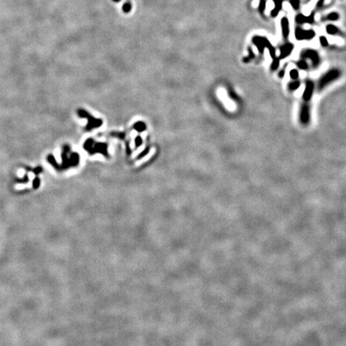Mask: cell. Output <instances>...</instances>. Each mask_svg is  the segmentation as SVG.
<instances>
[{"label":"cell","instance_id":"obj_29","mask_svg":"<svg viewBox=\"0 0 346 346\" xmlns=\"http://www.w3.org/2000/svg\"><path fill=\"white\" fill-rule=\"evenodd\" d=\"M16 181L18 182V183H27V182H28L27 175H25L23 179H16Z\"/></svg>","mask_w":346,"mask_h":346},{"label":"cell","instance_id":"obj_26","mask_svg":"<svg viewBox=\"0 0 346 346\" xmlns=\"http://www.w3.org/2000/svg\"><path fill=\"white\" fill-rule=\"evenodd\" d=\"M319 39H320V43H321V44L322 46L325 47L328 46V40H327V39H326L325 36H321Z\"/></svg>","mask_w":346,"mask_h":346},{"label":"cell","instance_id":"obj_25","mask_svg":"<svg viewBox=\"0 0 346 346\" xmlns=\"http://www.w3.org/2000/svg\"><path fill=\"white\" fill-rule=\"evenodd\" d=\"M292 8L295 10H298L300 7V0H290Z\"/></svg>","mask_w":346,"mask_h":346},{"label":"cell","instance_id":"obj_1","mask_svg":"<svg viewBox=\"0 0 346 346\" xmlns=\"http://www.w3.org/2000/svg\"><path fill=\"white\" fill-rule=\"evenodd\" d=\"M341 75V72L339 69L334 68V69H331L322 75L317 83V87H318L319 91H321L322 89H324L325 87H327L331 83H333L334 81L337 80Z\"/></svg>","mask_w":346,"mask_h":346},{"label":"cell","instance_id":"obj_10","mask_svg":"<svg viewBox=\"0 0 346 346\" xmlns=\"http://www.w3.org/2000/svg\"><path fill=\"white\" fill-rule=\"evenodd\" d=\"M293 50V44L291 43H287L284 44L280 49V59H284L288 55H291L292 51Z\"/></svg>","mask_w":346,"mask_h":346},{"label":"cell","instance_id":"obj_15","mask_svg":"<svg viewBox=\"0 0 346 346\" xmlns=\"http://www.w3.org/2000/svg\"><path fill=\"white\" fill-rule=\"evenodd\" d=\"M248 55L243 58V62H244V63H249L250 61H252V59L255 58L254 52H253V51H252V49L251 47H248Z\"/></svg>","mask_w":346,"mask_h":346},{"label":"cell","instance_id":"obj_27","mask_svg":"<svg viewBox=\"0 0 346 346\" xmlns=\"http://www.w3.org/2000/svg\"><path fill=\"white\" fill-rule=\"evenodd\" d=\"M27 169L28 171H31V172H33L35 175H39L40 173V172L43 171V169H42V168L41 167H37V168H35L32 169V168H27Z\"/></svg>","mask_w":346,"mask_h":346},{"label":"cell","instance_id":"obj_31","mask_svg":"<svg viewBox=\"0 0 346 346\" xmlns=\"http://www.w3.org/2000/svg\"><path fill=\"white\" fill-rule=\"evenodd\" d=\"M285 69H282V70H280V72H279V74H278L279 77H280V79H283V78L285 77Z\"/></svg>","mask_w":346,"mask_h":346},{"label":"cell","instance_id":"obj_18","mask_svg":"<svg viewBox=\"0 0 346 346\" xmlns=\"http://www.w3.org/2000/svg\"><path fill=\"white\" fill-rule=\"evenodd\" d=\"M279 66H280V58L279 57H274L273 58V63L271 64V70H276L278 69Z\"/></svg>","mask_w":346,"mask_h":346},{"label":"cell","instance_id":"obj_32","mask_svg":"<svg viewBox=\"0 0 346 346\" xmlns=\"http://www.w3.org/2000/svg\"><path fill=\"white\" fill-rule=\"evenodd\" d=\"M324 2H325V0H319L318 3H317V4H316V7H317V8L321 7V6H323V3H324Z\"/></svg>","mask_w":346,"mask_h":346},{"label":"cell","instance_id":"obj_2","mask_svg":"<svg viewBox=\"0 0 346 346\" xmlns=\"http://www.w3.org/2000/svg\"><path fill=\"white\" fill-rule=\"evenodd\" d=\"M252 43H254L256 47H257L260 54H261V55L264 54V50L265 48H268V51H269V54L271 55V57L272 58L276 57V49L272 45V43L267 39V38L261 36H254L252 38Z\"/></svg>","mask_w":346,"mask_h":346},{"label":"cell","instance_id":"obj_14","mask_svg":"<svg viewBox=\"0 0 346 346\" xmlns=\"http://www.w3.org/2000/svg\"><path fill=\"white\" fill-rule=\"evenodd\" d=\"M300 86V82L299 80H293L288 84V89L289 92H295Z\"/></svg>","mask_w":346,"mask_h":346},{"label":"cell","instance_id":"obj_22","mask_svg":"<svg viewBox=\"0 0 346 346\" xmlns=\"http://www.w3.org/2000/svg\"><path fill=\"white\" fill-rule=\"evenodd\" d=\"M339 18V15L337 12H332L327 16V19L329 21H337Z\"/></svg>","mask_w":346,"mask_h":346},{"label":"cell","instance_id":"obj_3","mask_svg":"<svg viewBox=\"0 0 346 346\" xmlns=\"http://www.w3.org/2000/svg\"><path fill=\"white\" fill-rule=\"evenodd\" d=\"M107 145L105 144H95V142L93 140H87V142L84 144V148L87 151H88L89 153H91L92 155L95 152H100V153L104 154V156H107Z\"/></svg>","mask_w":346,"mask_h":346},{"label":"cell","instance_id":"obj_9","mask_svg":"<svg viewBox=\"0 0 346 346\" xmlns=\"http://www.w3.org/2000/svg\"><path fill=\"white\" fill-rule=\"evenodd\" d=\"M70 152V147L68 145H65L63 147V152H62V160H63V164L61 166L62 169H66L71 166L70 159L68 158V153Z\"/></svg>","mask_w":346,"mask_h":346},{"label":"cell","instance_id":"obj_21","mask_svg":"<svg viewBox=\"0 0 346 346\" xmlns=\"http://www.w3.org/2000/svg\"><path fill=\"white\" fill-rule=\"evenodd\" d=\"M71 166H75L79 163V155L78 153H72L70 157Z\"/></svg>","mask_w":346,"mask_h":346},{"label":"cell","instance_id":"obj_23","mask_svg":"<svg viewBox=\"0 0 346 346\" xmlns=\"http://www.w3.org/2000/svg\"><path fill=\"white\" fill-rule=\"evenodd\" d=\"M289 75L291 77L292 80H297L298 77H299V72H298V70H297V69H292V70H290Z\"/></svg>","mask_w":346,"mask_h":346},{"label":"cell","instance_id":"obj_24","mask_svg":"<svg viewBox=\"0 0 346 346\" xmlns=\"http://www.w3.org/2000/svg\"><path fill=\"white\" fill-rule=\"evenodd\" d=\"M266 8V1L265 0H260V5H259V11L261 14H263L264 11Z\"/></svg>","mask_w":346,"mask_h":346},{"label":"cell","instance_id":"obj_5","mask_svg":"<svg viewBox=\"0 0 346 346\" xmlns=\"http://www.w3.org/2000/svg\"><path fill=\"white\" fill-rule=\"evenodd\" d=\"M78 114L80 117H85L87 118L88 120V124L87 126V130H92L94 128H98L99 126L102 125V120H96L95 118H93L86 111L84 110H79L78 111Z\"/></svg>","mask_w":346,"mask_h":346},{"label":"cell","instance_id":"obj_7","mask_svg":"<svg viewBox=\"0 0 346 346\" xmlns=\"http://www.w3.org/2000/svg\"><path fill=\"white\" fill-rule=\"evenodd\" d=\"M316 35L315 31L312 30L305 31L300 27H297L295 31V36L297 40H310Z\"/></svg>","mask_w":346,"mask_h":346},{"label":"cell","instance_id":"obj_28","mask_svg":"<svg viewBox=\"0 0 346 346\" xmlns=\"http://www.w3.org/2000/svg\"><path fill=\"white\" fill-rule=\"evenodd\" d=\"M39 184H40V180L39 178V177H35L34 179V180H33V187L34 188H38V187H39Z\"/></svg>","mask_w":346,"mask_h":346},{"label":"cell","instance_id":"obj_4","mask_svg":"<svg viewBox=\"0 0 346 346\" xmlns=\"http://www.w3.org/2000/svg\"><path fill=\"white\" fill-rule=\"evenodd\" d=\"M311 120V110H310L309 104L307 102H304L300 106V111H299V120L302 125L307 126L309 124Z\"/></svg>","mask_w":346,"mask_h":346},{"label":"cell","instance_id":"obj_12","mask_svg":"<svg viewBox=\"0 0 346 346\" xmlns=\"http://www.w3.org/2000/svg\"><path fill=\"white\" fill-rule=\"evenodd\" d=\"M281 28L282 34L285 38H287L289 35V23L286 17H284L281 19Z\"/></svg>","mask_w":346,"mask_h":346},{"label":"cell","instance_id":"obj_19","mask_svg":"<svg viewBox=\"0 0 346 346\" xmlns=\"http://www.w3.org/2000/svg\"><path fill=\"white\" fill-rule=\"evenodd\" d=\"M297 66L301 70H307L309 68V64L304 59H300V61L297 62Z\"/></svg>","mask_w":346,"mask_h":346},{"label":"cell","instance_id":"obj_6","mask_svg":"<svg viewBox=\"0 0 346 346\" xmlns=\"http://www.w3.org/2000/svg\"><path fill=\"white\" fill-rule=\"evenodd\" d=\"M301 57L304 58H309V60H311L312 63V66L314 68L318 67L320 64V57L317 52L312 49H308L304 51L301 53Z\"/></svg>","mask_w":346,"mask_h":346},{"label":"cell","instance_id":"obj_11","mask_svg":"<svg viewBox=\"0 0 346 346\" xmlns=\"http://www.w3.org/2000/svg\"><path fill=\"white\" fill-rule=\"evenodd\" d=\"M314 17H315V14L314 12H312L309 16H304V15H297L296 16V22L299 24H302L304 23H314Z\"/></svg>","mask_w":346,"mask_h":346},{"label":"cell","instance_id":"obj_17","mask_svg":"<svg viewBox=\"0 0 346 346\" xmlns=\"http://www.w3.org/2000/svg\"><path fill=\"white\" fill-rule=\"evenodd\" d=\"M326 31L329 35H336L338 32V28L334 25L329 24L326 27Z\"/></svg>","mask_w":346,"mask_h":346},{"label":"cell","instance_id":"obj_16","mask_svg":"<svg viewBox=\"0 0 346 346\" xmlns=\"http://www.w3.org/2000/svg\"><path fill=\"white\" fill-rule=\"evenodd\" d=\"M47 160H48V162H49L52 166H54L57 170H62L61 166L58 165V163H57L56 160H55V159L54 158V156H51V155H49V156H47Z\"/></svg>","mask_w":346,"mask_h":346},{"label":"cell","instance_id":"obj_13","mask_svg":"<svg viewBox=\"0 0 346 346\" xmlns=\"http://www.w3.org/2000/svg\"><path fill=\"white\" fill-rule=\"evenodd\" d=\"M274 3H275V8L271 11V16L273 17H276L278 16L280 11L282 7V3L284 2V0H273Z\"/></svg>","mask_w":346,"mask_h":346},{"label":"cell","instance_id":"obj_8","mask_svg":"<svg viewBox=\"0 0 346 346\" xmlns=\"http://www.w3.org/2000/svg\"><path fill=\"white\" fill-rule=\"evenodd\" d=\"M314 88H315V84L313 83V81H312L311 80H306L305 87L304 90L303 96H302L304 101L309 103L311 100L313 92H314Z\"/></svg>","mask_w":346,"mask_h":346},{"label":"cell","instance_id":"obj_20","mask_svg":"<svg viewBox=\"0 0 346 346\" xmlns=\"http://www.w3.org/2000/svg\"><path fill=\"white\" fill-rule=\"evenodd\" d=\"M134 128L137 131V132H144V130L146 129V125H145V123L143 122H138L135 123V125H134Z\"/></svg>","mask_w":346,"mask_h":346},{"label":"cell","instance_id":"obj_30","mask_svg":"<svg viewBox=\"0 0 346 346\" xmlns=\"http://www.w3.org/2000/svg\"><path fill=\"white\" fill-rule=\"evenodd\" d=\"M141 144H142V139L140 136H137L136 139H135V146L139 147Z\"/></svg>","mask_w":346,"mask_h":346}]
</instances>
